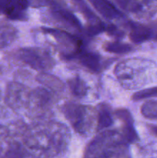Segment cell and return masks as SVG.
<instances>
[{"mask_svg": "<svg viewBox=\"0 0 157 158\" xmlns=\"http://www.w3.org/2000/svg\"><path fill=\"white\" fill-rule=\"evenodd\" d=\"M32 158H66L70 131L55 120H41L29 127L13 124Z\"/></svg>", "mask_w": 157, "mask_h": 158, "instance_id": "1", "label": "cell"}, {"mask_svg": "<svg viewBox=\"0 0 157 158\" xmlns=\"http://www.w3.org/2000/svg\"><path fill=\"white\" fill-rule=\"evenodd\" d=\"M129 144L120 130H104L87 145L83 158H131Z\"/></svg>", "mask_w": 157, "mask_h": 158, "instance_id": "2", "label": "cell"}, {"mask_svg": "<svg viewBox=\"0 0 157 158\" xmlns=\"http://www.w3.org/2000/svg\"><path fill=\"white\" fill-rule=\"evenodd\" d=\"M151 62L139 58L122 60L115 68V75L119 83L126 89L135 90L147 84L155 74Z\"/></svg>", "mask_w": 157, "mask_h": 158, "instance_id": "3", "label": "cell"}, {"mask_svg": "<svg viewBox=\"0 0 157 158\" xmlns=\"http://www.w3.org/2000/svg\"><path fill=\"white\" fill-rule=\"evenodd\" d=\"M62 112L72 129L79 135L89 137L97 131L98 114L96 108L89 105L66 103L62 107Z\"/></svg>", "mask_w": 157, "mask_h": 158, "instance_id": "4", "label": "cell"}, {"mask_svg": "<svg viewBox=\"0 0 157 158\" xmlns=\"http://www.w3.org/2000/svg\"><path fill=\"white\" fill-rule=\"evenodd\" d=\"M9 60L22 63L39 72H47L55 66V60L47 49L26 47L14 50L7 55Z\"/></svg>", "mask_w": 157, "mask_h": 158, "instance_id": "5", "label": "cell"}, {"mask_svg": "<svg viewBox=\"0 0 157 158\" xmlns=\"http://www.w3.org/2000/svg\"><path fill=\"white\" fill-rule=\"evenodd\" d=\"M41 32L50 38L54 48L65 60H73L77 53L84 48L83 40L67 30L43 27Z\"/></svg>", "mask_w": 157, "mask_h": 158, "instance_id": "6", "label": "cell"}, {"mask_svg": "<svg viewBox=\"0 0 157 158\" xmlns=\"http://www.w3.org/2000/svg\"><path fill=\"white\" fill-rule=\"evenodd\" d=\"M0 158H32L12 125L0 124Z\"/></svg>", "mask_w": 157, "mask_h": 158, "instance_id": "7", "label": "cell"}, {"mask_svg": "<svg viewBox=\"0 0 157 158\" xmlns=\"http://www.w3.org/2000/svg\"><path fill=\"white\" fill-rule=\"evenodd\" d=\"M49 8V12L54 19L60 25L70 30L77 32H83V25L76 15L58 0H46Z\"/></svg>", "mask_w": 157, "mask_h": 158, "instance_id": "8", "label": "cell"}, {"mask_svg": "<svg viewBox=\"0 0 157 158\" xmlns=\"http://www.w3.org/2000/svg\"><path fill=\"white\" fill-rule=\"evenodd\" d=\"M29 86L19 81L11 82L6 86L5 103L17 114H23Z\"/></svg>", "mask_w": 157, "mask_h": 158, "instance_id": "9", "label": "cell"}, {"mask_svg": "<svg viewBox=\"0 0 157 158\" xmlns=\"http://www.w3.org/2000/svg\"><path fill=\"white\" fill-rule=\"evenodd\" d=\"M123 10L139 19H148L157 12V0H115Z\"/></svg>", "mask_w": 157, "mask_h": 158, "instance_id": "10", "label": "cell"}, {"mask_svg": "<svg viewBox=\"0 0 157 158\" xmlns=\"http://www.w3.org/2000/svg\"><path fill=\"white\" fill-rule=\"evenodd\" d=\"M29 6V0H0V14L13 21H26Z\"/></svg>", "mask_w": 157, "mask_h": 158, "instance_id": "11", "label": "cell"}, {"mask_svg": "<svg viewBox=\"0 0 157 158\" xmlns=\"http://www.w3.org/2000/svg\"><path fill=\"white\" fill-rule=\"evenodd\" d=\"M73 60H77L78 64L91 72L99 73L103 68L101 56L95 52L86 50L84 48L77 53Z\"/></svg>", "mask_w": 157, "mask_h": 158, "instance_id": "12", "label": "cell"}, {"mask_svg": "<svg viewBox=\"0 0 157 158\" xmlns=\"http://www.w3.org/2000/svg\"><path fill=\"white\" fill-rule=\"evenodd\" d=\"M114 115L122 123V127L120 131L127 139L130 143H134L139 140V137L134 127V121L132 115L129 110L126 109H119L114 112Z\"/></svg>", "mask_w": 157, "mask_h": 158, "instance_id": "13", "label": "cell"}, {"mask_svg": "<svg viewBox=\"0 0 157 158\" xmlns=\"http://www.w3.org/2000/svg\"><path fill=\"white\" fill-rule=\"evenodd\" d=\"M102 17L108 21L122 19L123 12L109 0H88Z\"/></svg>", "mask_w": 157, "mask_h": 158, "instance_id": "14", "label": "cell"}, {"mask_svg": "<svg viewBox=\"0 0 157 158\" xmlns=\"http://www.w3.org/2000/svg\"><path fill=\"white\" fill-rule=\"evenodd\" d=\"M128 27L129 31V38L134 43H144L151 40V32L149 26L136 23V22H128Z\"/></svg>", "mask_w": 157, "mask_h": 158, "instance_id": "15", "label": "cell"}, {"mask_svg": "<svg viewBox=\"0 0 157 158\" xmlns=\"http://www.w3.org/2000/svg\"><path fill=\"white\" fill-rule=\"evenodd\" d=\"M18 36L16 28L6 20H0V49L14 43Z\"/></svg>", "mask_w": 157, "mask_h": 158, "instance_id": "16", "label": "cell"}, {"mask_svg": "<svg viewBox=\"0 0 157 158\" xmlns=\"http://www.w3.org/2000/svg\"><path fill=\"white\" fill-rule=\"evenodd\" d=\"M98 114V127L97 132L109 129L113 124L114 113L112 112L108 105L101 103L96 107Z\"/></svg>", "mask_w": 157, "mask_h": 158, "instance_id": "17", "label": "cell"}, {"mask_svg": "<svg viewBox=\"0 0 157 158\" xmlns=\"http://www.w3.org/2000/svg\"><path fill=\"white\" fill-rule=\"evenodd\" d=\"M36 80L45 87L55 93L62 92L66 89L64 83L60 79L51 74L46 73V72L38 74Z\"/></svg>", "mask_w": 157, "mask_h": 158, "instance_id": "18", "label": "cell"}, {"mask_svg": "<svg viewBox=\"0 0 157 158\" xmlns=\"http://www.w3.org/2000/svg\"><path fill=\"white\" fill-rule=\"evenodd\" d=\"M67 86L72 95L76 97H84L88 92V87L84 80L78 76H75L69 79Z\"/></svg>", "mask_w": 157, "mask_h": 158, "instance_id": "19", "label": "cell"}, {"mask_svg": "<svg viewBox=\"0 0 157 158\" xmlns=\"http://www.w3.org/2000/svg\"><path fill=\"white\" fill-rule=\"evenodd\" d=\"M143 117L149 120H157V100H149L141 106Z\"/></svg>", "mask_w": 157, "mask_h": 158, "instance_id": "20", "label": "cell"}, {"mask_svg": "<svg viewBox=\"0 0 157 158\" xmlns=\"http://www.w3.org/2000/svg\"><path fill=\"white\" fill-rule=\"evenodd\" d=\"M104 49L107 52L111 53H126L132 50V46L127 43H122V42H112L108 43L105 45Z\"/></svg>", "mask_w": 157, "mask_h": 158, "instance_id": "21", "label": "cell"}, {"mask_svg": "<svg viewBox=\"0 0 157 158\" xmlns=\"http://www.w3.org/2000/svg\"><path fill=\"white\" fill-rule=\"evenodd\" d=\"M154 97H157V86L148 88V89L135 93L132 96V100L137 101V100H141L143 99L154 98Z\"/></svg>", "mask_w": 157, "mask_h": 158, "instance_id": "22", "label": "cell"}, {"mask_svg": "<svg viewBox=\"0 0 157 158\" xmlns=\"http://www.w3.org/2000/svg\"><path fill=\"white\" fill-rule=\"evenodd\" d=\"M149 29L151 32V40L157 41V19L149 25Z\"/></svg>", "mask_w": 157, "mask_h": 158, "instance_id": "23", "label": "cell"}, {"mask_svg": "<svg viewBox=\"0 0 157 158\" xmlns=\"http://www.w3.org/2000/svg\"><path fill=\"white\" fill-rule=\"evenodd\" d=\"M149 127L150 131H152L155 135L157 136V126H155V125H149Z\"/></svg>", "mask_w": 157, "mask_h": 158, "instance_id": "24", "label": "cell"}, {"mask_svg": "<svg viewBox=\"0 0 157 158\" xmlns=\"http://www.w3.org/2000/svg\"><path fill=\"white\" fill-rule=\"evenodd\" d=\"M5 72H6V67H5L4 65L0 63V77L2 76L5 73Z\"/></svg>", "mask_w": 157, "mask_h": 158, "instance_id": "25", "label": "cell"}, {"mask_svg": "<svg viewBox=\"0 0 157 158\" xmlns=\"http://www.w3.org/2000/svg\"><path fill=\"white\" fill-rule=\"evenodd\" d=\"M5 116V109L3 106H2L1 105H0V120H2V119Z\"/></svg>", "mask_w": 157, "mask_h": 158, "instance_id": "26", "label": "cell"}, {"mask_svg": "<svg viewBox=\"0 0 157 158\" xmlns=\"http://www.w3.org/2000/svg\"><path fill=\"white\" fill-rule=\"evenodd\" d=\"M0 99H1V92H0Z\"/></svg>", "mask_w": 157, "mask_h": 158, "instance_id": "27", "label": "cell"}]
</instances>
